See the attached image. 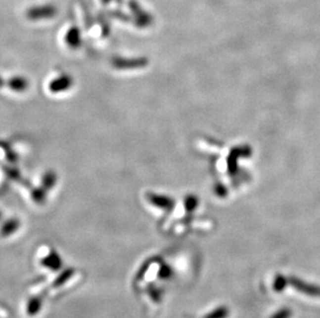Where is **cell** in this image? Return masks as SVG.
<instances>
[{
	"instance_id": "obj_1",
	"label": "cell",
	"mask_w": 320,
	"mask_h": 318,
	"mask_svg": "<svg viewBox=\"0 0 320 318\" xmlns=\"http://www.w3.org/2000/svg\"><path fill=\"white\" fill-rule=\"evenodd\" d=\"M42 265L53 272H56L61 269L62 260L58 253L55 251H51L48 255H46L42 259Z\"/></svg>"
},
{
	"instance_id": "obj_2",
	"label": "cell",
	"mask_w": 320,
	"mask_h": 318,
	"mask_svg": "<svg viewBox=\"0 0 320 318\" xmlns=\"http://www.w3.org/2000/svg\"><path fill=\"white\" fill-rule=\"evenodd\" d=\"M290 283L292 284V286H294L296 289H299L302 292H305V293L310 294V295H316V297L317 295H320V287L310 285V284L304 283L301 280L295 279V278H291Z\"/></svg>"
},
{
	"instance_id": "obj_3",
	"label": "cell",
	"mask_w": 320,
	"mask_h": 318,
	"mask_svg": "<svg viewBox=\"0 0 320 318\" xmlns=\"http://www.w3.org/2000/svg\"><path fill=\"white\" fill-rule=\"evenodd\" d=\"M43 301L40 297H34L31 298L26 306V312L29 316H36L42 309Z\"/></svg>"
},
{
	"instance_id": "obj_4",
	"label": "cell",
	"mask_w": 320,
	"mask_h": 318,
	"mask_svg": "<svg viewBox=\"0 0 320 318\" xmlns=\"http://www.w3.org/2000/svg\"><path fill=\"white\" fill-rule=\"evenodd\" d=\"M74 274V270L69 268V269H65L64 271H62L60 274L54 279L53 283H52V286L53 287H60L61 285H63V284L67 282L71 277L72 275Z\"/></svg>"
},
{
	"instance_id": "obj_5",
	"label": "cell",
	"mask_w": 320,
	"mask_h": 318,
	"mask_svg": "<svg viewBox=\"0 0 320 318\" xmlns=\"http://www.w3.org/2000/svg\"><path fill=\"white\" fill-rule=\"evenodd\" d=\"M229 315V309L225 306H221L216 310L208 313L204 318H227Z\"/></svg>"
},
{
	"instance_id": "obj_6",
	"label": "cell",
	"mask_w": 320,
	"mask_h": 318,
	"mask_svg": "<svg viewBox=\"0 0 320 318\" xmlns=\"http://www.w3.org/2000/svg\"><path fill=\"white\" fill-rule=\"evenodd\" d=\"M158 276L160 279H163V280L169 279L172 276V269L168 265H163L159 270Z\"/></svg>"
},
{
	"instance_id": "obj_7",
	"label": "cell",
	"mask_w": 320,
	"mask_h": 318,
	"mask_svg": "<svg viewBox=\"0 0 320 318\" xmlns=\"http://www.w3.org/2000/svg\"><path fill=\"white\" fill-rule=\"evenodd\" d=\"M287 281L285 279L284 276L279 275L275 277L274 281V288L275 291H282L284 289V287L286 286Z\"/></svg>"
},
{
	"instance_id": "obj_8",
	"label": "cell",
	"mask_w": 320,
	"mask_h": 318,
	"mask_svg": "<svg viewBox=\"0 0 320 318\" xmlns=\"http://www.w3.org/2000/svg\"><path fill=\"white\" fill-rule=\"evenodd\" d=\"M292 311L288 308H282L279 311L275 312L274 315L271 316V318H291Z\"/></svg>"
},
{
	"instance_id": "obj_9",
	"label": "cell",
	"mask_w": 320,
	"mask_h": 318,
	"mask_svg": "<svg viewBox=\"0 0 320 318\" xmlns=\"http://www.w3.org/2000/svg\"><path fill=\"white\" fill-rule=\"evenodd\" d=\"M17 227H18L17 222H10V223H8V225H4L3 229H2V235L3 236H9L10 234H13V232L15 230H17Z\"/></svg>"
},
{
	"instance_id": "obj_10",
	"label": "cell",
	"mask_w": 320,
	"mask_h": 318,
	"mask_svg": "<svg viewBox=\"0 0 320 318\" xmlns=\"http://www.w3.org/2000/svg\"><path fill=\"white\" fill-rule=\"evenodd\" d=\"M149 294H150V297L151 299L154 301V302H160L161 300V294L160 292L158 291V288H150V291H149Z\"/></svg>"
}]
</instances>
